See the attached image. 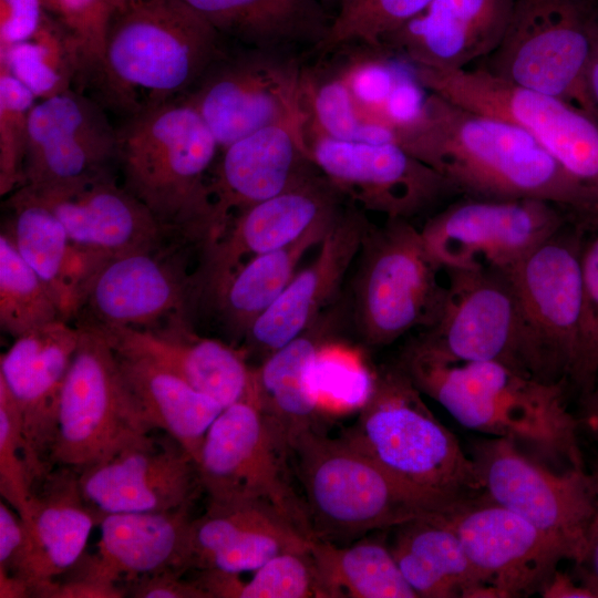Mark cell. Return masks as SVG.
<instances>
[{
    "mask_svg": "<svg viewBox=\"0 0 598 598\" xmlns=\"http://www.w3.org/2000/svg\"><path fill=\"white\" fill-rule=\"evenodd\" d=\"M399 144L442 173L456 193L549 202L575 223H598V196L517 125L427 93L420 121Z\"/></svg>",
    "mask_w": 598,
    "mask_h": 598,
    "instance_id": "cell-1",
    "label": "cell"
},
{
    "mask_svg": "<svg viewBox=\"0 0 598 598\" xmlns=\"http://www.w3.org/2000/svg\"><path fill=\"white\" fill-rule=\"evenodd\" d=\"M419 390L463 426L527 442L582 468L578 423L568 411L561 382H546L495 361L463 360L423 337L400 362Z\"/></svg>",
    "mask_w": 598,
    "mask_h": 598,
    "instance_id": "cell-2",
    "label": "cell"
},
{
    "mask_svg": "<svg viewBox=\"0 0 598 598\" xmlns=\"http://www.w3.org/2000/svg\"><path fill=\"white\" fill-rule=\"evenodd\" d=\"M219 144L197 110L184 97L147 104L117 128L123 186L168 233L209 243L210 194Z\"/></svg>",
    "mask_w": 598,
    "mask_h": 598,
    "instance_id": "cell-3",
    "label": "cell"
},
{
    "mask_svg": "<svg viewBox=\"0 0 598 598\" xmlns=\"http://www.w3.org/2000/svg\"><path fill=\"white\" fill-rule=\"evenodd\" d=\"M229 44L181 0H121L92 78L128 115L185 95Z\"/></svg>",
    "mask_w": 598,
    "mask_h": 598,
    "instance_id": "cell-4",
    "label": "cell"
},
{
    "mask_svg": "<svg viewBox=\"0 0 598 598\" xmlns=\"http://www.w3.org/2000/svg\"><path fill=\"white\" fill-rule=\"evenodd\" d=\"M421 394L400 363L377 371L343 435L398 481L443 505L482 494L474 461Z\"/></svg>",
    "mask_w": 598,
    "mask_h": 598,
    "instance_id": "cell-5",
    "label": "cell"
},
{
    "mask_svg": "<svg viewBox=\"0 0 598 598\" xmlns=\"http://www.w3.org/2000/svg\"><path fill=\"white\" fill-rule=\"evenodd\" d=\"M290 461L318 539L361 537L452 507L398 481L343 434L308 431L293 442Z\"/></svg>",
    "mask_w": 598,
    "mask_h": 598,
    "instance_id": "cell-6",
    "label": "cell"
},
{
    "mask_svg": "<svg viewBox=\"0 0 598 598\" xmlns=\"http://www.w3.org/2000/svg\"><path fill=\"white\" fill-rule=\"evenodd\" d=\"M355 262L353 316L367 344L388 346L437 322L446 297L444 268L410 220L371 225Z\"/></svg>",
    "mask_w": 598,
    "mask_h": 598,
    "instance_id": "cell-7",
    "label": "cell"
},
{
    "mask_svg": "<svg viewBox=\"0 0 598 598\" xmlns=\"http://www.w3.org/2000/svg\"><path fill=\"white\" fill-rule=\"evenodd\" d=\"M78 326L80 340L61 393L51 465L81 472L153 431L103 332L84 321Z\"/></svg>",
    "mask_w": 598,
    "mask_h": 598,
    "instance_id": "cell-8",
    "label": "cell"
},
{
    "mask_svg": "<svg viewBox=\"0 0 598 598\" xmlns=\"http://www.w3.org/2000/svg\"><path fill=\"white\" fill-rule=\"evenodd\" d=\"M430 92L530 134L575 179L598 196V117L563 99L499 79L484 68L412 66Z\"/></svg>",
    "mask_w": 598,
    "mask_h": 598,
    "instance_id": "cell-9",
    "label": "cell"
},
{
    "mask_svg": "<svg viewBox=\"0 0 598 598\" xmlns=\"http://www.w3.org/2000/svg\"><path fill=\"white\" fill-rule=\"evenodd\" d=\"M597 12L592 0H516L505 37L484 69L598 117L586 85Z\"/></svg>",
    "mask_w": 598,
    "mask_h": 598,
    "instance_id": "cell-10",
    "label": "cell"
},
{
    "mask_svg": "<svg viewBox=\"0 0 598 598\" xmlns=\"http://www.w3.org/2000/svg\"><path fill=\"white\" fill-rule=\"evenodd\" d=\"M566 227L506 270L517 300L528 371L546 382L570 375L579 338L584 227Z\"/></svg>",
    "mask_w": 598,
    "mask_h": 598,
    "instance_id": "cell-11",
    "label": "cell"
},
{
    "mask_svg": "<svg viewBox=\"0 0 598 598\" xmlns=\"http://www.w3.org/2000/svg\"><path fill=\"white\" fill-rule=\"evenodd\" d=\"M306 62L230 43L182 97L202 115L221 152L261 128L308 121Z\"/></svg>",
    "mask_w": 598,
    "mask_h": 598,
    "instance_id": "cell-12",
    "label": "cell"
},
{
    "mask_svg": "<svg viewBox=\"0 0 598 598\" xmlns=\"http://www.w3.org/2000/svg\"><path fill=\"white\" fill-rule=\"evenodd\" d=\"M483 494L556 542L569 560H585L597 495V474L585 467L556 473L530 460L508 437L475 444L472 454Z\"/></svg>",
    "mask_w": 598,
    "mask_h": 598,
    "instance_id": "cell-13",
    "label": "cell"
},
{
    "mask_svg": "<svg viewBox=\"0 0 598 598\" xmlns=\"http://www.w3.org/2000/svg\"><path fill=\"white\" fill-rule=\"evenodd\" d=\"M289 461V448L248 395L213 422L196 467L209 503H269L315 538L305 502L290 484Z\"/></svg>",
    "mask_w": 598,
    "mask_h": 598,
    "instance_id": "cell-14",
    "label": "cell"
},
{
    "mask_svg": "<svg viewBox=\"0 0 598 598\" xmlns=\"http://www.w3.org/2000/svg\"><path fill=\"white\" fill-rule=\"evenodd\" d=\"M569 218L557 205L540 199L465 197L432 216L420 230L443 268L506 271Z\"/></svg>",
    "mask_w": 598,
    "mask_h": 598,
    "instance_id": "cell-15",
    "label": "cell"
},
{
    "mask_svg": "<svg viewBox=\"0 0 598 598\" xmlns=\"http://www.w3.org/2000/svg\"><path fill=\"white\" fill-rule=\"evenodd\" d=\"M309 156L349 200L386 219L423 214L456 193L451 182L398 143L336 140L306 127Z\"/></svg>",
    "mask_w": 598,
    "mask_h": 598,
    "instance_id": "cell-16",
    "label": "cell"
},
{
    "mask_svg": "<svg viewBox=\"0 0 598 598\" xmlns=\"http://www.w3.org/2000/svg\"><path fill=\"white\" fill-rule=\"evenodd\" d=\"M458 536L481 580L497 598L538 592L566 551L551 538L483 493L441 514Z\"/></svg>",
    "mask_w": 598,
    "mask_h": 598,
    "instance_id": "cell-17",
    "label": "cell"
},
{
    "mask_svg": "<svg viewBox=\"0 0 598 598\" xmlns=\"http://www.w3.org/2000/svg\"><path fill=\"white\" fill-rule=\"evenodd\" d=\"M444 269L443 310L423 338L454 358L501 362L530 375L507 271L484 267Z\"/></svg>",
    "mask_w": 598,
    "mask_h": 598,
    "instance_id": "cell-18",
    "label": "cell"
},
{
    "mask_svg": "<svg viewBox=\"0 0 598 598\" xmlns=\"http://www.w3.org/2000/svg\"><path fill=\"white\" fill-rule=\"evenodd\" d=\"M116 157L117 128L102 105L69 89L31 110L21 186H72L110 172Z\"/></svg>",
    "mask_w": 598,
    "mask_h": 598,
    "instance_id": "cell-19",
    "label": "cell"
},
{
    "mask_svg": "<svg viewBox=\"0 0 598 598\" xmlns=\"http://www.w3.org/2000/svg\"><path fill=\"white\" fill-rule=\"evenodd\" d=\"M79 340L78 324L56 320L14 338L0 357V383L20 412L31 489L53 467L59 404Z\"/></svg>",
    "mask_w": 598,
    "mask_h": 598,
    "instance_id": "cell-20",
    "label": "cell"
},
{
    "mask_svg": "<svg viewBox=\"0 0 598 598\" xmlns=\"http://www.w3.org/2000/svg\"><path fill=\"white\" fill-rule=\"evenodd\" d=\"M347 202L318 169L282 193L243 210L216 241L203 249L194 290L212 296L244 262L290 245Z\"/></svg>",
    "mask_w": 598,
    "mask_h": 598,
    "instance_id": "cell-21",
    "label": "cell"
},
{
    "mask_svg": "<svg viewBox=\"0 0 598 598\" xmlns=\"http://www.w3.org/2000/svg\"><path fill=\"white\" fill-rule=\"evenodd\" d=\"M83 496L100 519L109 514L169 511L194 503L196 463L169 435L152 433L79 472Z\"/></svg>",
    "mask_w": 598,
    "mask_h": 598,
    "instance_id": "cell-22",
    "label": "cell"
},
{
    "mask_svg": "<svg viewBox=\"0 0 598 598\" xmlns=\"http://www.w3.org/2000/svg\"><path fill=\"white\" fill-rule=\"evenodd\" d=\"M365 210L348 200L317 247L310 264L298 270L281 295L245 336L244 353L265 359L286 346L332 303L371 227Z\"/></svg>",
    "mask_w": 598,
    "mask_h": 598,
    "instance_id": "cell-23",
    "label": "cell"
},
{
    "mask_svg": "<svg viewBox=\"0 0 598 598\" xmlns=\"http://www.w3.org/2000/svg\"><path fill=\"white\" fill-rule=\"evenodd\" d=\"M307 123L268 126L220 152L210 178L214 217L212 237L206 247L221 236L239 213L282 193L318 171L309 156Z\"/></svg>",
    "mask_w": 598,
    "mask_h": 598,
    "instance_id": "cell-24",
    "label": "cell"
},
{
    "mask_svg": "<svg viewBox=\"0 0 598 598\" xmlns=\"http://www.w3.org/2000/svg\"><path fill=\"white\" fill-rule=\"evenodd\" d=\"M312 539L269 503H208L192 519L179 569L254 571L280 554L309 549Z\"/></svg>",
    "mask_w": 598,
    "mask_h": 598,
    "instance_id": "cell-25",
    "label": "cell"
},
{
    "mask_svg": "<svg viewBox=\"0 0 598 598\" xmlns=\"http://www.w3.org/2000/svg\"><path fill=\"white\" fill-rule=\"evenodd\" d=\"M28 188L59 218L75 246L100 264L159 248L168 234L111 172L68 187Z\"/></svg>",
    "mask_w": 598,
    "mask_h": 598,
    "instance_id": "cell-26",
    "label": "cell"
},
{
    "mask_svg": "<svg viewBox=\"0 0 598 598\" xmlns=\"http://www.w3.org/2000/svg\"><path fill=\"white\" fill-rule=\"evenodd\" d=\"M515 3L516 0H433L388 35L380 48L412 66L466 69L498 48Z\"/></svg>",
    "mask_w": 598,
    "mask_h": 598,
    "instance_id": "cell-27",
    "label": "cell"
},
{
    "mask_svg": "<svg viewBox=\"0 0 598 598\" xmlns=\"http://www.w3.org/2000/svg\"><path fill=\"white\" fill-rule=\"evenodd\" d=\"M176 265L158 248L110 258L94 274L83 307L84 322L101 327L153 328L165 318H183L193 290Z\"/></svg>",
    "mask_w": 598,
    "mask_h": 598,
    "instance_id": "cell-28",
    "label": "cell"
},
{
    "mask_svg": "<svg viewBox=\"0 0 598 598\" xmlns=\"http://www.w3.org/2000/svg\"><path fill=\"white\" fill-rule=\"evenodd\" d=\"M95 327L116 352L147 359L172 371L223 408L250 392L251 368L244 351L197 334L184 318L153 328Z\"/></svg>",
    "mask_w": 598,
    "mask_h": 598,
    "instance_id": "cell-29",
    "label": "cell"
},
{
    "mask_svg": "<svg viewBox=\"0 0 598 598\" xmlns=\"http://www.w3.org/2000/svg\"><path fill=\"white\" fill-rule=\"evenodd\" d=\"M21 518L27 546L17 577L29 584L32 597H41L53 580L83 557L97 517L83 496L79 472L54 466L32 486Z\"/></svg>",
    "mask_w": 598,
    "mask_h": 598,
    "instance_id": "cell-30",
    "label": "cell"
},
{
    "mask_svg": "<svg viewBox=\"0 0 598 598\" xmlns=\"http://www.w3.org/2000/svg\"><path fill=\"white\" fill-rule=\"evenodd\" d=\"M4 206L1 231L44 282L61 318L78 317L102 264L75 246L59 218L28 187L9 194Z\"/></svg>",
    "mask_w": 598,
    "mask_h": 598,
    "instance_id": "cell-31",
    "label": "cell"
},
{
    "mask_svg": "<svg viewBox=\"0 0 598 598\" xmlns=\"http://www.w3.org/2000/svg\"><path fill=\"white\" fill-rule=\"evenodd\" d=\"M192 506L103 516L96 551L82 557L72 569L115 584L166 569L182 574Z\"/></svg>",
    "mask_w": 598,
    "mask_h": 598,
    "instance_id": "cell-32",
    "label": "cell"
},
{
    "mask_svg": "<svg viewBox=\"0 0 598 598\" xmlns=\"http://www.w3.org/2000/svg\"><path fill=\"white\" fill-rule=\"evenodd\" d=\"M229 43L310 60L333 21L320 0H181Z\"/></svg>",
    "mask_w": 598,
    "mask_h": 598,
    "instance_id": "cell-33",
    "label": "cell"
},
{
    "mask_svg": "<svg viewBox=\"0 0 598 598\" xmlns=\"http://www.w3.org/2000/svg\"><path fill=\"white\" fill-rule=\"evenodd\" d=\"M320 318L251 368L249 396L289 451L299 436L317 430L322 417L310 383L317 353L329 340L328 322Z\"/></svg>",
    "mask_w": 598,
    "mask_h": 598,
    "instance_id": "cell-34",
    "label": "cell"
},
{
    "mask_svg": "<svg viewBox=\"0 0 598 598\" xmlns=\"http://www.w3.org/2000/svg\"><path fill=\"white\" fill-rule=\"evenodd\" d=\"M440 514L394 527L389 547L410 587L424 598H497L483 584L458 536Z\"/></svg>",
    "mask_w": 598,
    "mask_h": 598,
    "instance_id": "cell-35",
    "label": "cell"
},
{
    "mask_svg": "<svg viewBox=\"0 0 598 598\" xmlns=\"http://www.w3.org/2000/svg\"><path fill=\"white\" fill-rule=\"evenodd\" d=\"M116 354L145 423L152 431L159 430L169 435L196 463L206 433L224 408L172 371L147 359Z\"/></svg>",
    "mask_w": 598,
    "mask_h": 598,
    "instance_id": "cell-36",
    "label": "cell"
},
{
    "mask_svg": "<svg viewBox=\"0 0 598 598\" xmlns=\"http://www.w3.org/2000/svg\"><path fill=\"white\" fill-rule=\"evenodd\" d=\"M342 207L290 245L244 262L212 295L224 324L234 337L245 338L257 318L281 295L301 260L318 247Z\"/></svg>",
    "mask_w": 598,
    "mask_h": 598,
    "instance_id": "cell-37",
    "label": "cell"
},
{
    "mask_svg": "<svg viewBox=\"0 0 598 598\" xmlns=\"http://www.w3.org/2000/svg\"><path fill=\"white\" fill-rule=\"evenodd\" d=\"M310 553L320 598H417L390 547L379 540L340 546L313 538Z\"/></svg>",
    "mask_w": 598,
    "mask_h": 598,
    "instance_id": "cell-38",
    "label": "cell"
},
{
    "mask_svg": "<svg viewBox=\"0 0 598 598\" xmlns=\"http://www.w3.org/2000/svg\"><path fill=\"white\" fill-rule=\"evenodd\" d=\"M0 66L29 87L38 100L72 89L83 81L84 64L72 33L48 12L28 40L0 50Z\"/></svg>",
    "mask_w": 598,
    "mask_h": 598,
    "instance_id": "cell-39",
    "label": "cell"
},
{
    "mask_svg": "<svg viewBox=\"0 0 598 598\" xmlns=\"http://www.w3.org/2000/svg\"><path fill=\"white\" fill-rule=\"evenodd\" d=\"M317 59L311 63L308 60L302 73L307 127L341 141L398 143L391 126L361 113L337 65Z\"/></svg>",
    "mask_w": 598,
    "mask_h": 598,
    "instance_id": "cell-40",
    "label": "cell"
},
{
    "mask_svg": "<svg viewBox=\"0 0 598 598\" xmlns=\"http://www.w3.org/2000/svg\"><path fill=\"white\" fill-rule=\"evenodd\" d=\"M239 575L206 569L194 581L207 598H320L310 547L276 556L248 580Z\"/></svg>",
    "mask_w": 598,
    "mask_h": 598,
    "instance_id": "cell-41",
    "label": "cell"
},
{
    "mask_svg": "<svg viewBox=\"0 0 598 598\" xmlns=\"http://www.w3.org/2000/svg\"><path fill=\"white\" fill-rule=\"evenodd\" d=\"M63 320L49 289L20 256L10 238L0 234V326L18 338L38 327Z\"/></svg>",
    "mask_w": 598,
    "mask_h": 598,
    "instance_id": "cell-42",
    "label": "cell"
},
{
    "mask_svg": "<svg viewBox=\"0 0 598 598\" xmlns=\"http://www.w3.org/2000/svg\"><path fill=\"white\" fill-rule=\"evenodd\" d=\"M373 372L351 346L327 340L310 372L312 392L322 416L359 412L374 384Z\"/></svg>",
    "mask_w": 598,
    "mask_h": 598,
    "instance_id": "cell-43",
    "label": "cell"
},
{
    "mask_svg": "<svg viewBox=\"0 0 598 598\" xmlns=\"http://www.w3.org/2000/svg\"><path fill=\"white\" fill-rule=\"evenodd\" d=\"M433 0H340L315 56L350 48H380L382 41ZM381 49V48H380Z\"/></svg>",
    "mask_w": 598,
    "mask_h": 598,
    "instance_id": "cell-44",
    "label": "cell"
},
{
    "mask_svg": "<svg viewBox=\"0 0 598 598\" xmlns=\"http://www.w3.org/2000/svg\"><path fill=\"white\" fill-rule=\"evenodd\" d=\"M331 53L346 58L337 68L359 107L385 123L382 107L399 80L411 71L410 64L380 48L350 47Z\"/></svg>",
    "mask_w": 598,
    "mask_h": 598,
    "instance_id": "cell-45",
    "label": "cell"
},
{
    "mask_svg": "<svg viewBox=\"0 0 598 598\" xmlns=\"http://www.w3.org/2000/svg\"><path fill=\"white\" fill-rule=\"evenodd\" d=\"M38 99L7 69L0 68V195L22 185L29 117Z\"/></svg>",
    "mask_w": 598,
    "mask_h": 598,
    "instance_id": "cell-46",
    "label": "cell"
},
{
    "mask_svg": "<svg viewBox=\"0 0 598 598\" xmlns=\"http://www.w3.org/2000/svg\"><path fill=\"white\" fill-rule=\"evenodd\" d=\"M595 233H582L580 268L582 310L579 338L570 379L586 395L598 380V224L589 225ZM584 227V226H582Z\"/></svg>",
    "mask_w": 598,
    "mask_h": 598,
    "instance_id": "cell-47",
    "label": "cell"
},
{
    "mask_svg": "<svg viewBox=\"0 0 598 598\" xmlns=\"http://www.w3.org/2000/svg\"><path fill=\"white\" fill-rule=\"evenodd\" d=\"M0 493L22 517L31 495V480L24 457L20 412L7 388L0 383Z\"/></svg>",
    "mask_w": 598,
    "mask_h": 598,
    "instance_id": "cell-48",
    "label": "cell"
},
{
    "mask_svg": "<svg viewBox=\"0 0 598 598\" xmlns=\"http://www.w3.org/2000/svg\"><path fill=\"white\" fill-rule=\"evenodd\" d=\"M121 0H54L49 10L78 41L84 76L92 78L109 19Z\"/></svg>",
    "mask_w": 598,
    "mask_h": 598,
    "instance_id": "cell-49",
    "label": "cell"
},
{
    "mask_svg": "<svg viewBox=\"0 0 598 598\" xmlns=\"http://www.w3.org/2000/svg\"><path fill=\"white\" fill-rule=\"evenodd\" d=\"M47 14L42 0H0V50L30 39Z\"/></svg>",
    "mask_w": 598,
    "mask_h": 598,
    "instance_id": "cell-50",
    "label": "cell"
},
{
    "mask_svg": "<svg viewBox=\"0 0 598 598\" xmlns=\"http://www.w3.org/2000/svg\"><path fill=\"white\" fill-rule=\"evenodd\" d=\"M182 574L166 569L127 582V595L135 598H207L194 581L184 580Z\"/></svg>",
    "mask_w": 598,
    "mask_h": 598,
    "instance_id": "cell-51",
    "label": "cell"
},
{
    "mask_svg": "<svg viewBox=\"0 0 598 598\" xmlns=\"http://www.w3.org/2000/svg\"><path fill=\"white\" fill-rule=\"evenodd\" d=\"M27 532L21 516L0 503V570L18 576L25 555Z\"/></svg>",
    "mask_w": 598,
    "mask_h": 598,
    "instance_id": "cell-52",
    "label": "cell"
},
{
    "mask_svg": "<svg viewBox=\"0 0 598 598\" xmlns=\"http://www.w3.org/2000/svg\"><path fill=\"white\" fill-rule=\"evenodd\" d=\"M65 579L53 580L41 594V598H123L126 588L121 584L100 580L76 570H69Z\"/></svg>",
    "mask_w": 598,
    "mask_h": 598,
    "instance_id": "cell-53",
    "label": "cell"
},
{
    "mask_svg": "<svg viewBox=\"0 0 598 598\" xmlns=\"http://www.w3.org/2000/svg\"><path fill=\"white\" fill-rule=\"evenodd\" d=\"M538 592L545 598H598V586L586 575L577 582L568 574L556 569Z\"/></svg>",
    "mask_w": 598,
    "mask_h": 598,
    "instance_id": "cell-54",
    "label": "cell"
},
{
    "mask_svg": "<svg viewBox=\"0 0 598 598\" xmlns=\"http://www.w3.org/2000/svg\"><path fill=\"white\" fill-rule=\"evenodd\" d=\"M596 474L597 495L594 516L588 533L587 553L585 560L578 566L584 567L582 573L598 586V472Z\"/></svg>",
    "mask_w": 598,
    "mask_h": 598,
    "instance_id": "cell-55",
    "label": "cell"
},
{
    "mask_svg": "<svg viewBox=\"0 0 598 598\" xmlns=\"http://www.w3.org/2000/svg\"><path fill=\"white\" fill-rule=\"evenodd\" d=\"M586 85L589 96L598 111V12L591 24V52L586 71Z\"/></svg>",
    "mask_w": 598,
    "mask_h": 598,
    "instance_id": "cell-56",
    "label": "cell"
},
{
    "mask_svg": "<svg viewBox=\"0 0 598 598\" xmlns=\"http://www.w3.org/2000/svg\"><path fill=\"white\" fill-rule=\"evenodd\" d=\"M0 597L1 598L32 597V590L25 580L0 570Z\"/></svg>",
    "mask_w": 598,
    "mask_h": 598,
    "instance_id": "cell-57",
    "label": "cell"
},
{
    "mask_svg": "<svg viewBox=\"0 0 598 598\" xmlns=\"http://www.w3.org/2000/svg\"><path fill=\"white\" fill-rule=\"evenodd\" d=\"M587 399L586 421L598 440V380Z\"/></svg>",
    "mask_w": 598,
    "mask_h": 598,
    "instance_id": "cell-58",
    "label": "cell"
},
{
    "mask_svg": "<svg viewBox=\"0 0 598 598\" xmlns=\"http://www.w3.org/2000/svg\"><path fill=\"white\" fill-rule=\"evenodd\" d=\"M322 2V4L328 9V3L329 2H333L336 4V10H337V7H338V3L340 0H320Z\"/></svg>",
    "mask_w": 598,
    "mask_h": 598,
    "instance_id": "cell-59",
    "label": "cell"
},
{
    "mask_svg": "<svg viewBox=\"0 0 598 598\" xmlns=\"http://www.w3.org/2000/svg\"><path fill=\"white\" fill-rule=\"evenodd\" d=\"M42 2H43L44 8L49 10L52 3L54 2V0H42Z\"/></svg>",
    "mask_w": 598,
    "mask_h": 598,
    "instance_id": "cell-60",
    "label": "cell"
}]
</instances>
